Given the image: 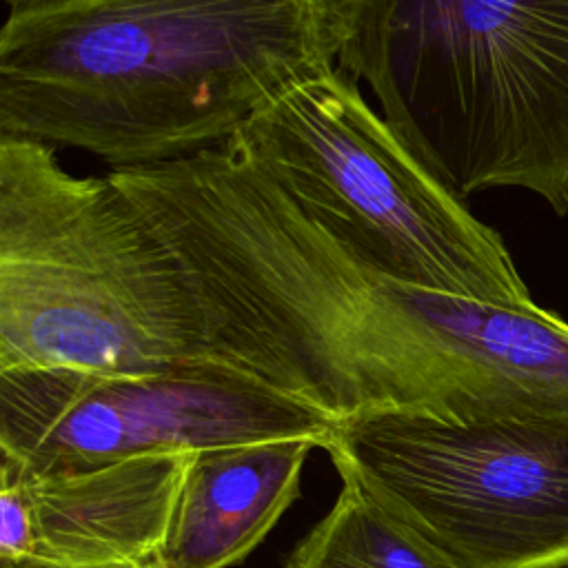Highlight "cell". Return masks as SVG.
I'll use <instances>...</instances> for the list:
<instances>
[{
	"label": "cell",
	"mask_w": 568,
	"mask_h": 568,
	"mask_svg": "<svg viewBox=\"0 0 568 568\" xmlns=\"http://www.w3.org/2000/svg\"><path fill=\"white\" fill-rule=\"evenodd\" d=\"M351 0H9L0 138L111 171L217 149L337 67Z\"/></svg>",
	"instance_id": "6da1fadb"
},
{
	"label": "cell",
	"mask_w": 568,
	"mask_h": 568,
	"mask_svg": "<svg viewBox=\"0 0 568 568\" xmlns=\"http://www.w3.org/2000/svg\"><path fill=\"white\" fill-rule=\"evenodd\" d=\"M337 67L459 197L568 213V0H351Z\"/></svg>",
	"instance_id": "7a4b0ae2"
},
{
	"label": "cell",
	"mask_w": 568,
	"mask_h": 568,
	"mask_svg": "<svg viewBox=\"0 0 568 568\" xmlns=\"http://www.w3.org/2000/svg\"><path fill=\"white\" fill-rule=\"evenodd\" d=\"M215 364L189 277L111 180L0 138V371L153 373Z\"/></svg>",
	"instance_id": "3957f363"
},
{
	"label": "cell",
	"mask_w": 568,
	"mask_h": 568,
	"mask_svg": "<svg viewBox=\"0 0 568 568\" xmlns=\"http://www.w3.org/2000/svg\"><path fill=\"white\" fill-rule=\"evenodd\" d=\"M231 142L364 264L442 293L532 304L501 235L404 144L344 69L293 87Z\"/></svg>",
	"instance_id": "277c9868"
},
{
	"label": "cell",
	"mask_w": 568,
	"mask_h": 568,
	"mask_svg": "<svg viewBox=\"0 0 568 568\" xmlns=\"http://www.w3.org/2000/svg\"><path fill=\"white\" fill-rule=\"evenodd\" d=\"M326 453L462 568H568V417L364 410L335 424Z\"/></svg>",
	"instance_id": "5b68a950"
},
{
	"label": "cell",
	"mask_w": 568,
	"mask_h": 568,
	"mask_svg": "<svg viewBox=\"0 0 568 568\" xmlns=\"http://www.w3.org/2000/svg\"><path fill=\"white\" fill-rule=\"evenodd\" d=\"M335 424L217 364L133 375L0 371V457L42 475L264 439H306L326 450Z\"/></svg>",
	"instance_id": "8992f818"
},
{
	"label": "cell",
	"mask_w": 568,
	"mask_h": 568,
	"mask_svg": "<svg viewBox=\"0 0 568 568\" xmlns=\"http://www.w3.org/2000/svg\"><path fill=\"white\" fill-rule=\"evenodd\" d=\"M189 455H146L78 473L0 457V559L100 566L164 550Z\"/></svg>",
	"instance_id": "52a82bcc"
},
{
	"label": "cell",
	"mask_w": 568,
	"mask_h": 568,
	"mask_svg": "<svg viewBox=\"0 0 568 568\" xmlns=\"http://www.w3.org/2000/svg\"><path fill=\"white\" fill-rule=\"evenodd\" d=\"M306 439H264L191 453L164 559L171 568L242 564L300 497Z\"/></svg>",
	"instance_id": "ba28073f"
},
{
	"label": "cell",
	"mask_w": 568,
	"mask_h": 568,
	"mask_svg": "<svg viewBox=\"0 0 568 568\" xmlns=\"http://www.w3.org/2000/svg\"><path fill=\"white\" fill-rule=\"evenodd\" d=\"M284 568H462L382 508L355 479L302 537Z\"/></svg>",
	"instance_id": "9c48e42d"
},
{
	"label": "cell",
	"mask_w": 568,
	"mask_h": 568,
	"mask_svg": "<svg viewBox=\"0 0 568 568\" xmlns=\"http://www.w3.org/2000/svg\"><path fill=\"white\" fill-rule=\"evenodd\" d=\"M0 568H171L164 559V552H155L142 559H131V561H115V564H100V566H62V564H51V561H40L31 557H20V559H0Z\"/></svg>",
	"instance_id": "30bf717a"
}]
</instances>
